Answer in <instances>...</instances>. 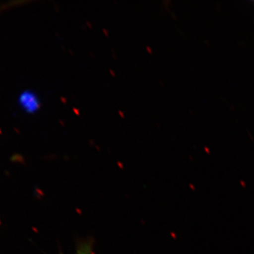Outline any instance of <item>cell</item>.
Instances as JSON below:
<instances>
[{
  "mask_svg": "<svg viewBox=\"0 0 254 254\" xmlns=\"http://www.w3.org/2000/svg\"><path fill=\"white\" fill-rule=\"evenodd\" d=\"M20 105L28 113H33L39 109L40 100L38 96L31 91L23 92L19 97Z\"/></svg>",
  "mask_w": 254,
  "mask_h": 254,
  "instance_id": "cell-1",
  "label": "cell"
},
{
  "mask_svg": "<svg viewBox=\"0 0 254 254\" xmlns=\"http://www.w3.org/2000/svg\"><path fill=\"white\" fill-rule=\"evenodd\" d=\"M76 254H94L92 244L90 242L81 244L76 250Z\"/></svg>",
  "mask_w": 254,
  "mask_h": 254,
  "instance_id": "cell-2",
  "label": "cell"
}]
</instances>
